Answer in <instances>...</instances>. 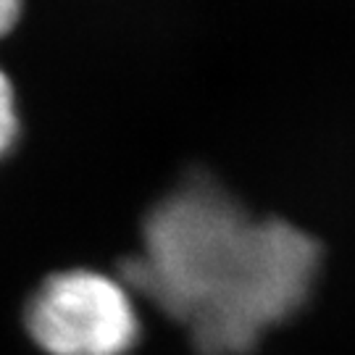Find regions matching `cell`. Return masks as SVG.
<instances>
[{
	"label": "cell",
	"mask_w": 355,
	"mask_h": 355,
	"mask_svg": "<svg viewBox=\"0 0 355 355\" xmlns=\"http://www.w3.org/2000/svg\"><path fill=\"white\" fill-rule=\"evenodd\" d=\"M21 135V114H19V95L13 79L0 66V161L13 150Z\"/></svg>",
	"instance_id": "3"
},
{
	"label": "cell",
	"mask_w": 355,
	"mask_h": 355,
	"mask_svg": "<svg viewBox=\"0 0 355 355\" xmlns=\"http://www.w3.org/2000/svg\"><path fill=\"white\" fill-rule=\"evenodd\" d=\"M321 255L303 227L253 216L211 177H190L148 211L119 277L187 331L198 355H250L303 311Z\"/></svg>",
	"instance_id": "1"
},
{
	"label": "cell",
	"mask_w": 355,
	"mask_h": 355,
	"mask_svg": "<svg viewBox=\"0 0 355 355\" xmlns=\"http://www.w3.org/2000/svg\"><path fill=\"white\" fill-rule=\"evenodd\" d=\"M24 329L45 355H129L142 334L137 295L119 274L61 268L29 295Z\"/></svg>",
	"instance_id": "2"
},
{
	"label": "cell",
	"mask_w": 355,
	"mask_h": 355,
	"mask_svg": "<svg viewBox=\"0 0 355 355\" xmlns=\"http://www.w3.org/2000/svg\"><path fill=\"white\" fill-rule=\"evenodd\" d=\"M26 0H0V40H6L21 21Z\"/></svg>",
	"instance_id": "4"
}]
</instances>
